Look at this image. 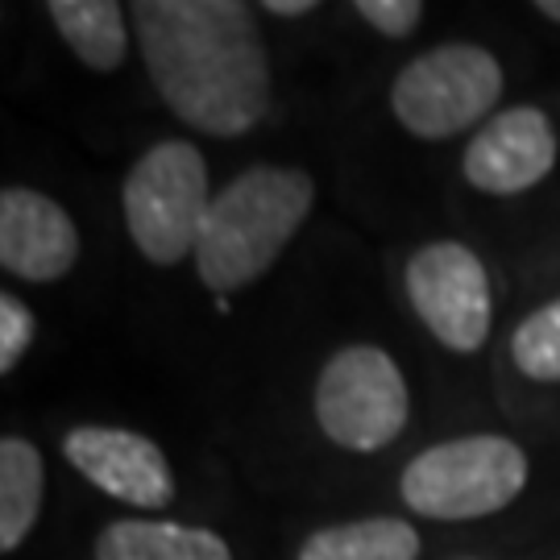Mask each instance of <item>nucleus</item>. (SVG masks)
<instances>
[{"instance_id": "1", "label": "nucleus", "mask_w": 560, "mask_h": 560, "mask_svg": "<svg viewBox=\"0 0 560 560\" xmlns=\"http://www.w3.org/2000/svg\"><path fill=\"white\" fill-rule=\"evenodd\" d=\"M145 71L179 120L208 138H241L270 108V59L237 0H138Z\"/></svg>"}, {"instance_id": "2", "label": "nucleus", "mask_w": 560, "mask_h": 560, "mask_svg": "<svg viewBox=\"0 0 560 560\" xmlns=\"http://www.w3.org/2000/svg\"><path fill=\"white\" fill-rule=\"evenodd\" d=\"M316 203V183L295 166H249L208 208L196 270L212 295L258 282Z\"/></svg>"}, {"instance_id": "3", "label": "nucleus", "mask_w": 560, "mask_h": 560, "mask_svg": "<svg viewBox=\"0 0 560 560\" xmlns=\"http://www.w3.org/2000/svg\"><path fill=\"white\" fill-rule=\"evenodd\" d=\"M125 224L141 258L175 266L196 258L203 221H208V166L191 141H159L125 175Z\"/></svg>"}, {"instance_id": "4", "label": "nucleus", "mask_w": 560, "mask_h": 560, "mask_svg": "<svg viewBox=\"0 0 560 560\" xmlns=\"http://www.w3.org/2000/svg\"><path fill=\"white\" fill-rule=\"evenodd\" d=\"M527 457L506 436H460L402 469V502L428 520H481L520 499Z\"/></svg>"}, {"instance_id": "5", "label": "nucleus", "mask_w": 560, "mask_h": 560, "mask_svg": "<svg viewBox=\"0 0 560 560\" xmlns=\"http://www.w3.org/2000/svg\"><path fill=\"white\" fill-rule=\"evenodd\" d=\"M502 96V67L481 46H436L411 59L390 88V108L416 138H453L490 117Z\"/></svg>"}, {"instance_id": "6", "label": "nucleus", "mask_w": 560, "mask_h": 560, "mask_svg": "<svg viewBox=\"0 0 560 560\" xmlns=\"http://www.w3.org/2000/svg\"><path fill=\"white\" fill-rule=\"evenodd\" d=\"M411 416V395L390 353L349 345L328 358L316 382V420L324 436L353 453H374L399 436Z\"/></svg>"}, {"instance_id": "7", "label": "nucleus", "mask_w": 560, "mask_h": 560, "mask_svg": "<svg viewBox=\"0 0 560 560\" xmlns=\"http://www.w3.org/2000/svg\"><path fill=\"white\" fill-rule=\"evenodd\" d=\"M407 300L453 353H474L490 337V279L460 241H432L407 261Z\"/></svg>"}, {"instance_id": "8", "label": "nucleus", "mask_w": 560, "mask_h": 560, "mask_svg": "<svg viewBox=\"0 0 560 560\" xmlns=\"http://www.w3.org/2000/svg\"><path fill=\"white\" fill-rule=\"evenodd\" d=\"M557 166V129L548 113L520 104L481 125L465 150V179L490 196L532 191Z\"/></svg>"}, {"instance_id": "9", "label": "nucleus", "mask_w": 560, "mask_h": 560, "mask_svg": "<svg viewBox=\"0 0 560 560\" xmlns=\"http://www.w3.org/2000/svg\"><path fill=\"white\" fill-rule=\"evenodd\" d=\"M62 453L96 490L129 502V506L159 511V506L175 499V474L162 457V448L154 441L138 436V432H125V428H75L62 441Z\"/></svg>"}, {"instance_id": "10", "label": "nucleus", "mask_w": 560, "mask_h": 560, "mask_svg": "<svg viewBox=\"0 0 560 560\" xmlns=\"http://www.w3.org/2000/svg\"><path fill=\"white\" fill-rule=\"evenodd\" d=\"M80 261L75 221L42 191H0V266L25 282H55Z\"/></svg>"}, {"instance_id": "11", "label": "nucleus", "mask_w": 560, "mask_h": 560, "mask_svg": "<svg viewBox=\"0 0 560 560\" xmlns=\"http://www.w3.org/2000/svg\"><path fill=\"white\" fill-rule=\"evenodd\" d=\"M96 560H233L217 532L166 520H120L104 527Z\"/></svg>"}, {"instance_id": "12", "label": "nucleus", "mask_w": 560, "mask_h": 560, "mask_svg": "<svg viewBox=\"0 0 560 560\" xmlns=\"http://www.w3.org/2000/svg\"><path fill=\"white\" fill-rule=\"evenodd\" d=\"M50 21L75 59L92 71H117L129 55V34H125V9L113 0H50Z\"/></svg>"}, {"instance_id": "13", "label": "nucleus", "mask_w": 560, "mask_h": 560, "mask_svg": "<svg viewBox=\"0 0 560 560\" xmlns=\"http://www.w3.org/2000/svg\"><path fill=\"white\" fill-rule=\"evenodd\" d=\"M46 494V469L38 448L21 436L0 441V548L13 552L42 511Z\"/></svg>"}, {"instance_id": "14", "label": "nucleus", "mask_w": 560, "mask_h": 560, "mask_svg": "<svg viewBox=\"0 0 560 560\" xmlns=\"http://www.w3.org/2000/svg\"><path fill=\"white\" fill-rule=\"evenodd\" d=\"M420 536L402 520H358L307 536L300 560H416Z\"/></svg>"}, {"instance_id": "15", "label": "nucleus", "mask_w": 560, "mask_h": 560, "mask_svg": "<svg viewBox=\"0 0 560 560\" xmlns=\"http://www.w3.org/2000/svg\"><path fill=\"white\" fill-rule=\"evenodd\" d=\"M511 358L527 378L560 382V300L532 312L511 337Z\"/></svg>"}, {"instance_id": "16", "label": "nucleus", "mask_w": 560, "mask_h": 560, "mask_svg": "<svg viewBox=\"0 0 560 560\" xmlns=\"http://www.w3.org/2000/svg\"><path fill=\"white\" fill-rule=\"evenodd\" d=\"M34 340V316L18 295H0V374H13Z\"/></svg>"}, {"instance_id": "17", "label": "nucleus", "mask_w": 560, "mask_h": 560, "mask_svg": "<svg viewBox=\"0 0 560 560\" xmlns=\"http://www.w3.org/2000/svg\"><path fill=\"white\" fill-rule=\"evenodd\" d=\"M353 13L365 25H374L378 34H386V38H407L420 25L423 4L420 0H358Z\"/></svg>"}, {"instance_id": "18", "label": "nucleus", "mask_w": 560, "mask_h": 560, "mask_svg": "<svg viewBox=\"0 0 560 560\" xmlns=\"http://www.w3.org/2000/svg\"><path fill=\"white\" fill-rule=\"evenodd\" d=\"M261 9H266V13H275V18H303V13H312V9H316V0H266Z\"/></svg>"}, {"instance_id": "19", "label": "nucleus", "mask_w": 560, "mask_h": 560, "mask_svg": "<svg viewBox=\"0 0 560 560\" xmlns=\"http://www.w3.org/2000/svg\"><path fill=\"white\" fill-rule=\"evenodd\" d=\"M536 9H540V13H544L548 21H560V0H540Z\"/></svg>"}]
</instances>
